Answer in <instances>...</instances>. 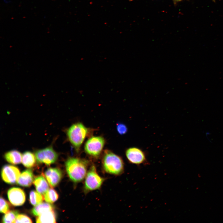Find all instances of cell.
Segmentation results:
<instances>
[{
  "label": "cell",
  "instance_id": "5bb4252c",
  "mask_svg": "<svg viewBox=\"0 0 223 223\" xmlns=\"http://www.w3.org/2000/svg\"><path fill=\"white\" fill-rule=\"evenodd\" d=\"M36 222L39 223H55L56 218L53 210L45 212L38 216Z\"/></svg>",
  "mask_w": 223,
  "mask_h": 223
},
{
  "label": "cell",
  "instance_id": "ffe728a7",
  "mask_svg": "<svg viewBox=\"0 0 223 223\" xmlns=\"http://www.w3.org/2000/svg\"><path fill=\"white\" fill-rule=\"evenodd\" d=\"M9 206L7 202L2 197L0 198V212L1 213H6L9 211Z\"/></svg>",
  "mask_w": 223,
  "mask_h": 223
},
{
  "label": "cell",
  "instance_id": "5b68a950",
  "mask_svg": "<svg viewBox=\"0 0 223 223\" xmlns=\"http://www.w3.org/2000/svg\"><path fill=\"white\" fill-rule=\"evenodd\" d=\"M105 142V139L102 136H92L85 142V151L90 156L97 158L101 155Z\"/></svg>",
  "mask_w": 223,
  "mask_h": 223
},
{
  "label": "cell",
  "instance_id": "7402d4cb",
  "mask_svg": "<svg viewBox=\"0 0 223 223\" xmlns=\"http://www.w3.org/2000/svg\"><path fill=\"white\" fill-rule=\"evenodd\" d=\"M116 130L119 134L122 135L126 133L128 129L125 124L118 123L116 124Z\"/></svg>",
  "mask_w": 223,
  "mask_h": 223
},
{
  "label": "cell",
  "instance_id": "ac0fdd59",
  "mask_svg": "<svg viewBox=\"0 0 223 223\" xmlns=\"http://www.w3.org/2000/svg\"><path fill=\"white\" fill-rule=\"evenodd\" d=\"M44 199L45 201L49 203H53L58 198V195L53 189H49L44 194Z\"/></svg>",
  "mask_w": 223,
  "mask_h": 223
},
{
  "label": "cell",
  "instance_id": "3957f363",
  "mask_svg": "<svg viewBox=\"0 0 223 223\" xmlns=\"http://www.w3.org/2000/svg\"><path fill=\"white\" fill-rule=\"evenodd\" d=\"M88 132V129L81 122L72 124L67 129L68 138L77 152L79 151Z\"/></svg>",
  "mask_w": 223,
  "mask_h": 223
},
{
  "label": "cell",
  "instance_id": "6da1fadb",
  "mask_svg": "<svg viewBox=\"0 0 223 223\" xmlns=\"http://www.w3.org/2000/svg\"><path fill=\"white\" fill-rule=\"evenodd\" d=\"M89 165L88 161L77 157H69L65 163L67 173L74 183L80 182L85 179Z\"/></svg>",
  "mask_w": 223,
  "mask_h": 223
},
{
  "label": "cell",
  "instance_id": "8992f818",
  "mask_svg": "<svg viewBox=\"0 0 223 223\" xmlns=\"http://www.w3.org/2000/svg\"><path fill=\"white\" fill-rule=\"evenodd\" d=\"M37 161L39 163H44L49 165L55 162L58 155L52 146L38 150L35 152Z\"/></svg>",
  "mask_w": 223,
  "mask_h": 223
},
{
  "label": "cell",
  "instance_id": "44dd1931",
  "mask_svg": "<svg viewBox=\"0 0 223 223\" xmlns=\"http://www.w3.org/2000/svg\"><path fill=\"white\" fill-rule=\"evenodd\" d=\"M31 220L28 216L23 214H18L15 223H32Z\"/></svg>",
  "mask_w": 223,
  "mask_h": 223
},
{
  "label": "cell",
  "instance_id": "ba28073f",
  "mask_svg": "<svg viewBox=\"0 0 223 223\" xmlns=\"http://www.w3.org/2000/svg\"><path fill=\"white\" fill-rule=\"evenodd\" d=\"M1 177L6 183L13 184L16 183L20 174L19 169L17 167L9 165L4 166L1 170Z\"/></svg>",
  "mask_w": 223,
  "mask_h": 223
},
{
  "label": "cell",
  "instance_id": "d6986e66",
  "mask_svg": "<svg viewBox=\"0 0 223 223\" xmlns=\"http://www.w3.org/2000/svg\"><path fill=\"white\" fill-rule=\"evenodd\" d=\"M17 211L12 210L9 211L3 217V223H15L16 217L18 214Z\"/></svg>",
  "mask_w": 223,
  "mask_h": 223
},
{
  "label": "cell",
  "instance_id": "4fadbf2b",
  "mask_svg": "<svg viewBox=\"0 0 223 223\" xmlns=\"http://www.w3.org/2000/svg\"><path fill=\"white\" fill-rule=\"evenodd\" d=\"M22 155L19 151L12 150L5 153L4 157L9 163L14 164H19L22 162Z\"/></svg>",
  "mask_w": 223,
  "mask_h": 223
},
{
  "label": "cell",
  "instance_id": "7c38bea8",
  "mask_svg": "<svg viewBox=\"0 0 223 223\" xmlns=\"http://www.w3.org/2000/svg\"><path fill=\"white\" fill-rule=\"evenodd\" d=\"M37 191L42 195H44L49 189V185L42 176L35 177L33 181Z\"/></svg>",
  "mask_w": 223,
  "mask_h": 223
},
{
  "label": "cell",
  "instance_id": "e0dca14e",
  "mask_svg": "<svg viewBox=\"0 0 223 223\" xmlns=\"http://www.w3.org/2000/svg\"><path fill=\"white\" fill-rule=\"evenodd\" d=\"M29 199L31 204L36 206L43 202L44 198L42 194L37 191L32 190L30 193Z\"/></svg>",
  "mask_w": 223,
  "mask_h": 223
},
{
  "label": "cell",
  "instance_id": "cb8c5ba5",
  "mask_svg": "<svg viewBox=\"0 0 223 223\" xmlns=\"http://www.w3.org/2000/svg\"><path fill=\"white\" fill-rule=\"evenodd\" d=\"M212 0L213 1H214V2L215 1V0Z\"/></svg>",
  "mask_w": 223,
  "mask_h": 223
},
{
  "label": "cell",
  "instance_id": "52a82bcc",
  "mask_svg": "<svg viewBox=\"0 0 223 223\" xmlns=\"http://www.w3.org/2000/svg\"><path fill=\"white\" fill-rule=\"evenodd\" d=\"M125 154L127 159L131 164L139 165L147 163L145 153L139 148H129L126 150Z\"/></svg>",
  "mask_w": 223,
  "mask_h": 223
},
{
  "label": "cell",
  "instance_id": "30bf717a",
  "mask_svg": "<svg viewBox=\"0 0 223 223\" xmlns=\"http://www.w3.org/2000/svg\"><path fill=\"white\" fill-rule=\"evenodd\" d=\"M45 176L51 187L58 184L62 177L61 170L57 168H49L45 171Z\"/></svg>",
  "mask_w": 223,
  "mask_h": 223
},
{
  "label": "cell",
  "instance_id": "2e32d148",
  "mask_svg": "<svg viewBox=\"0 0 223 223\" xmlns=\"http://www.w3.org/2000/svg\"><path fill=\"white\" fill-rule=\"evenodd\" d=\"M48 203H42L36 206L32 209V213L33 215L38 216L45 212L53 210V207Z\"/></svg>",
  "mask_w": 223,
  "mask_h": 223
},
{
  "label": "cell",
  "instance_id": "277c9868",
  "mask_svg": "<svg viewBox=\"0 0 223 223\" xmlns=\"http://www.w3.org/2000/svg\"><path fill=\"white\" fill-rule=\"evenodd\" d=\"M105 179L97 173L95 166L93 164L88 170L85 178L83 190L85 194L101 188Z\"/></svg>",
  "mask_w": 223,
  "mask_h": 223
},
{
  "label": "cell",
  "instance_id": "9a60e30c",
  "mask_svg": "<svg viewBox=\"0 0 223 223\" xmlns=\"http://www.w3.org/2000/svg\"><path fill=\"white\" fill-rule=\"evenodd\" d=\"M36 159L35 155L30 151H27L22 155V162L25 167L31 168L34 165Z\"/></svg>",
  "mask_w": 223,
  "mask_h": 223
},
{
  "label": "cell",
  "instance_id": "8fae6325",
  "mask_svg": "<svg viewBox=\"0 0 223 223\" xmlns=\"http://www.w3.org/2000/svg\"><path fill=\"white\" fill-rule=\"evenodd\" d=\"M33 179V175L31 169H28L23 171L17 181V184L24 187L30 186Z\"/></svg>",
  "mask_w": 223,
  "mask_h": 223
},
{
  "label": "cell",
  "instance_id": "603a6c76",
  "mask_svg": "<svg viewBox=\"0 0 223 223\" xmlns=\"http://www.w3.org/2000/svg\"><path fill=\"white\" fill-rule=\"evenodd\" d=\"M173 0L175 2H180V1H181L184 0Z\"/></svg>",
  "mask_w": 223,
  "mask_h": 223
},
{
  "label": "cell",
  "instance_id": "7a4b0ae2",
  "mask_svg": "<svg viewBox=\"0 0 223 223\" xmlns=\"http://www.w3.org/2000/svg\"><path fill=\"white\" fill-rule=\"evenodd\" d=\"M102 163L103 170L107 173L119 175L124 172V163L122 158L109 150L104 151Z\"/></svg>",
  "mask_w": 223,
  "mask_h": 223
},
{
  "label": "cell",
  "instance_id": "9c48e42d",
  "mask_svg": "<svg viewBox=\"0 0 223 223\" xmlns=\"http://www.w3.org/2000/svg\"><path fill=\"white\" fill-rule=\"evenodd\" d=\"M7 195L9 201L14 206H21L25 201V193L19 188L13 187L9 189L7 192Z\"/></svg>",
  "mask_w": 223,
  "mask_h": 223
}]
</instances>
